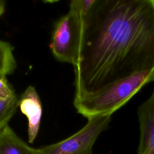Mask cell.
<instances>
[{"instance_id":"1","label":"cell","mask_w":154,"mask_h":154,"mask_svg":"<svg viewBox=\"0 0 154 154\" xmlns=\"http://www.w3.org/2000/svg\"><path fill=\"white\" fill-rule=\"evenodd\" d=\"M75 97L154 69V0H95L84 17Z\"/></svg>"},{"instance_id":"2","label":"cell","mask_w":154,"mask_h":154,"mask_svg":"<svg viewBox=\"0 0 154 154\" xmlns=\"http://www.w3.org/2000/svg\"><path fill=\"white\" fill-rule=\"evenodd\" d=\"M154 81V69L132 75L91 94L75 97L77 112L87 119L100 115H111L126 103L143 85Z\"/></svg>"},{"instance_id":"3","label":"cell","mask_w":154,"mask_h":154,"mask_svg":"<svg viewBox=\"0 0 154 154\" xmlns=\"http://www.w3.org/2000/svg\"><path fill=\"white\" fill-rule=\"evenodd\" d=\"M83 25L84 17L71 9L55 23L49 48L57 60L73 66L76 64L79 55Z\"/></svg>"},{"instance_id":"4","label":"cell","mask_w":154,"mask_h":154,"mask_svg":"<svg viewBox=\"0 0 154 154\" xmlns=\"http://www.w3.org/2000/svg\"><path fill=\"white\" fill-rule=\"evenodd\" d=\"M111 115H100L88 119L79 131L58 143L38 148V154H93V146L99 135L106 130Z\"/></svg>"},{"instance_id":"5","label":"cell","mask_w":154,"mask_h":154,"mask_svg":"<svg viewBox=\"0 0 154 154\" xmlns=\"http://www.w3.org/2000/svg\"><path fill=\"white\" fill-rule=\"evenodd\" d=\"M20 111L27 117L28 141L33 143L37 136L42 116V105L34 86H28L19 99Z\"/></svg>"},{"instance_id":"6","label":"cell","mask_w":154,"mask_h":154,"mask_svg":"<svg viewBox=\"0 0 154 154\" xmlns=\"http://www.w3.org/2000/svg\"><path fill=\"white\" fill-rule=\"evenodd\" d=\"M140 139L138 154H154V89L138 108Z\"/></svg>"},{"instance_id":"7","label":"cell","mask_w":154,"mask_h":154,"mask_svg":"<svg viewBox=\"0 0 154 154\" xmlns=\"http://www.w3.org/2000/svg\"><path fill=\"white\" fill-rule=\"evenodd\" d=\"M0 154H38L20 138L8 125L0 131Z\"/></svg>"},{"instance_id":"8","label":"cell","mask_w":154,"mask_h":154,"mask_svg":"<svg viewBox=\"0 0 154 154\" xmlns=\"http://www.w3.org/2000/svg\"><path fill=\"white\" fill-rule=\"evenodd\" d=\"M13 51L10 43L0 39V75L7 76L16 70L17 62Z\"/></svg>"},{"instance_id":"9","label":"cell","mask_w":154,"mask_h":154,"mask_svg":"<svg viewBox=\"0 0 154 154\" xmlns=\"http://www.w3.org/2000/svg\"><path fill=\"white\" fill-rule=\"evenodd\" d=\"M19 106L17 96L4 98L0 96V131L8 125Z\"/></svg>"},{"instance_id":"10","label":"cell","mask_w":154,"mask_h":154,"mask_svg":"<svg viewBox=\"0 0 154 154\" xmlns=\"http://www.w3.org/2000/svg\"><path fill=\"white\" fill-rule=\"evenodd\" d=\"M94 1L95 0H73L70 1L69 7L84 17L91 10Z\"/></svg>"},{"instance_id":"11","label":"cell","mask_w":154,"mask_h":154,"mask_svg":"<svg viewBox=\"0 0 154 154\" xmlns=\"http://www.w3.org/2000/svg\"><path fill=\"white\" fill-rule=\"evenodd\" d=\"M0 96L4 98L16 96L13 87L8 82L6 76L1 75H0Z\"/></svg>"},{"instance_id":"12","label":"cell","mask_w":154,"mask_h":154,"mask_svg":"<svg viewBox=\"0 0 154 154\" xmlns=\"http://www.w3.org/2000/svg\"><path fill=\"white\" fill-rule=\"evenodd\" d=\"M5 1L0 0V17L4 14L5 11Z\"/></svg>"}]
</instances>
